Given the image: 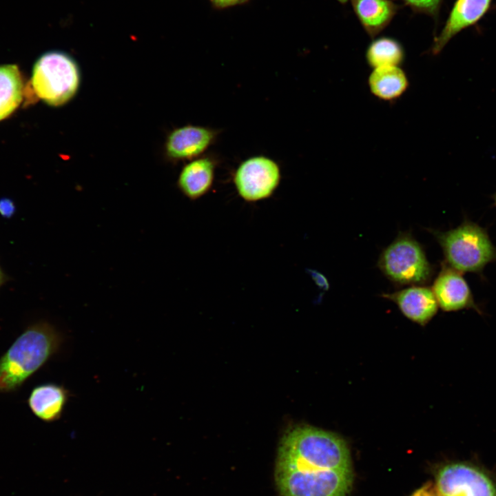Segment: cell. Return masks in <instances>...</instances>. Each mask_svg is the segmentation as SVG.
Instances as JSON below:
<instances>
[{"label": "cell", "mask_w": 496, "mask_h": 496, "mask_svg": "<svg viewBox=\"0 0 496 496\" xmlns=\"http://www.w3.org/2000/svg\"><path fill=\"white\" fill-rule=\"evenodd\" d=\"M351 469L346 442L339 435L313 426H297L284 435L278 451L277 470Z\"/></svg>", "instance_id": "6da1fadb"}, {"label": "cell", "mask_w": 496, "mask_h": 496, "mask_svg": "<svg viewBox=\"0 0 496 496\" xmlns=\"http://www.w3.org/2000/svg\"><path fill=\"white\" fill-rule=\"evenodd\" d=\"M63 336L47 322L26 328L0 358V393L19 389L59 352Z\"/></svg>", "instance_id": "7a4b0ae2"}, {"label": "cell", "mask_w": 496, "mask_h": 496, "mask_svg": "<svg viewBox=\"0 0 496 496\" xmlns=\"http://www.w3.org/2000/svg\"><path fill=\"white\" fill-rule=\"evenodd\" d=\"M440 243L446 263L459 272L481 271L496 259V249L481 227L464 222L446 231L429 230Z\"/></svg>", "instance_id": "3957f363"}, {"label": "cell", "mask_w": 496, "mask_h": 496, "mask_svg": "<svg viewBox=\"0 0 496 496\" xmlns=\"http://www.w3.org/2000/svg\"><path fill=\"white\" fill-rule=\"evenodd\" d=\"M80 70L75 59L59 51H48L34 64L31 83L35 94L51 106L71 100L80 85Z\"/></svg>", "instance_id": "277c9868"}, {"label": "cell", "mask_w": 496, "mask_h": 496, "mask_svg": "<svg viewBox=\"0 0 496 496\" xmlns=\"http://www.w3.org/2000/svg\"><path fill=\"white\" fill-rule=\"evenodd\" d=\"M378 267L399 287L424 285L433 273L423 247L409 232H400L382 251Z\"/></svg>", "instance_id": "5b68a950"}, {"label": "cell", "mask_w": 496, "mask_h": 496, "mask_svg": "<svg viewBox=\"0 0 496 496\" xmlns=\"http://www.w3.org/2000/svg\"><path fill=\"white\" fill-rule=\"evenodd\" d=\"M352 481V469L276 471L282 496H347Z\"/></svg>", "instance_id": "8992f818"}, {"label": "cell", "mask_w": 496, "mask_h": 496, "mask_svg": "<svg viewBox=\"0 0 496 496\" xmlns=\"http://www.w3.org/2000/svg\"><path fill=\"white\" fill-rule=\"evenodd\" d=\"M281 178L280 167L273 159L258 155L239 164L233 174V183L238 196L252 203L271 197Z\"/></svg>", "instance_id": "52a82bcc"}, {"label": "cell", "mask_w": 496, "mask_h": 496, "mask_svg": "<svg viewBox=\"0 0 496 496\" xmlns=\"http://www.w3.org/2000/svg\"><path fill=\"white\" fill-rule=\"evenodd\" d=\"M437 496H496V485L482 468L466 462L444 466L436 476Z\"/></svg>", "instance_id": "ba28073f"}, {"label": "cell", "mask_w": 496, "mask_h": 496, "mask_svg": "<svg viewBox=\"0 0 496 496\" xmlns=\"http://www.w3.org/2000/svg\"><path fill=\"white\" fill-rule=\"evenodd\" d=\"M218 132L212 128L187 125L174 130L167 136L165 152L175 161L200 157L214 143Z\"/></svg>", "instance_id": "9c48e42d"}, {"label": "cell", "mask_w": 496, "mask_h": 496, "mask_svg": "<svg viewBox=\"0 0 496 496\" xmlns=\"http://www.w3.org/2000/svg\"><path fill=\"white\" fill-rule=\"evenodd\" d=\"M493 0H456L440 34L431 48L438 54L449 41L464 29L477 23L489 10Z\"/></svg>", "instance_id": "30bf717a"}, {"label": "cell", "mask_w": 496, "mask_h": 496, "mask_svg": "<svg viewBox=\"0 0 496 496\" xmlns=\"http://www.w3.org/2000/svg\"><path fill=\"white\" fill-rule=\"evenodd\" d=\"M460 273L446 264L433 282L431 289L443 311L477 309L471 289Z\"/></svg>", "instance_id": "8fae6325"}, {"label": "cell", "mask_w": 496, "mask_h": 496, "mask_svg": "<svg viewBox=\"0 0 496 496\" xmlns=\"http://www.w3.org/2000/svg\"><path fill=\"white\" fill-rule=\"evenodd\" d=\"M382 296L395 303L404 316L422 326L433 318L439 307L432 289L423 285L409 286Z\"/></svg>", "instance_id": "7c38bea8"}, {"label": "cell", "mask_w": 496, "mask_h": 496, "mask_svg": "<svg viewBox=\"0 0 496 496\" xmlns=\"http://www.w3.org/2000/svg\"><path fill=\"white\" fill-rule=\"evenodd\" d=\"M216 163L209 156L190 161L181 169L177 181L181 193L191 200L207 194L213 186Z\"/></svg>", "instance_id": "4fadbf2b"}, {"label": "cell", "mask_w": 496, "mask_h": 496, "mask_svg": "<svg viewBox=\"0 0 496 496\" xmlns=\"http://www.w3.org/2000/svg\"><path fill=\"white\" fill-rule=\"evenodd\" d=\"M70 396V392L63 386L45 383L31 391L28 404L37 417L50 423L61 418Z\"/></svg>", "instance_id": "5bb4252c"}, {"label": "cell", "mask_w": 496, "mask_h": 496, "mask_svg": "<svg viewBox=\"0 0 496 496\" xmlns=\"http://www.w3.org/2000/svg\"><path fill=\"white\" fill-rule=\"evenodd\" d=\"M363 29L373 38L385 29L400 8L392 0H350Z\"/></svg>", "instance_id": "9a60e30c"}, {"label": "cell", "mask_w": 496, "mask_h": 496, "mask_svg": "<svg viewBox=\"0 0 496 496\" xmlns=\"http://www.w3.org/2000/svg\"><path fill=\"white\" fill-rule=\"evenodd\" d=\"M370 92L379 99L392 101L400 98L409 87L405 72L400 66L374 68L368 79Z\"/></svg>", "instance_id": "2e32d148"}, {"label": "cell", "mask_w": 496, "mask_h": 496, "mask_svg": "<svg viewBox=\"0 0 496 496\" xmlns=\"http://www.w3.org/2000/svg\"><path fill=\"white\" fill-rule=\"evenodd\" d=\"M23 83L17 65H0V121L10 115L20 105Z\"/></svg>", "instance_id": "e0dca14e"}, {"label": "cell", "mask_w": 496, "mask_h": 496, "mask_svg": "<svg viewBox=\"0 0 496 496\" xmlns=\"http://www.w3.org/2000/svg\"><path fill=\"white\" fill-rule=\"evenodd\" d=\"M365 58L368 65L373 69L384 66H400L404 60L405 52L398 40L383 36L370 43L365 52Z\"/></svg>", "instance_id": "ac0fdd59"}, {"label": "cell", "mask_w": 496, "mask_h": 496, "mask_svg": "<svg viewBox=\"0 0 496 496\" xmlns=\"http://www.w3.org/2000/svg\"><path fill=\"white\" fill-rule=\"evenodd\" d=\"M413 12L427 14L437 20L443 0H401Z\"/></svg>", "instance_id": "d6986e66"}, {"label": "cell", "mask_w": 496, "mask_h": 496, "mask_svg": "<svg viewBox=\"0 0 496 496\" xmlns=\"http://www.w3.org/2000/svg\"><path fill=\"white\" fill-rule=\"evenodd\" d=\"M15 205L9 198L0 199V215L4 218H10L15 212Z\"/></svg>", "instance_id": "ffe728a7"}, {"label": "cell", "mask_w": 496, "mask_h": 496, "mask_svg": "<svg viewBox=\"0 0 496 496\" xmlns=\"http://www.w3.org/2000/svg\"><path fill=\"white\" fill-rule=\"evenodd\" d=\"M309 272L313 281L320 289L324 291H327L329 289V284L324 275L316 270H309Z\"/></svg>", "instance_id": "44dd1931"}, {"label": "cell", "mask_w": 496, "mask_h": 496, "mask_svg": "<svg viewBox=\"0 0 496 496\" xmlns=\"http://www.w3.org/2000/svg\"><path fill=\"white\" fill-rule=\"evenodd\" d=\"M411 496H437V494L431 483H428L416 490Z\"/></svg>", "instance_id": "7402d4cb"}, {"label": "cell", "mask_w": 496, "mask_h": 496, "mask_svg": "<svg viewBox=\"0 0 496 496\" xmlns=\"http://www.w3.org/2000/svg\"><path fill=\"white\" fill-rule=\"evenodd\" d=\"M213 5L219 8H227L243 3L248 0H210Z\"/></svg>", "instance_id": "603a6c76"}, {"label": "cell", "mask_w": 496, "mask_h": 496, "mask_svg": "<svg viewBox=\"0 0 496 496\" xmlns=\"http://www.w3.org/2000/svg\"><path fill=\"white\" fill-rule=\"evenodd\" d=\"M6 281V277L0 267V287Z\"/></svg>", "instance_id": "cb8c5ba5"}, {"label": "cell", "mask_w": 496, "mask_h": 496, "mask_svg": "<svg viewBox=\"0 0 496 496\" xmlns=\"http://www.w3.org/2000/svg\"><path fill=\"white\" fill-rule=\"evenodd\" d=\"M341 4H346L350 0H337Z\"/></svg>", "instance_id": "d4e9b609"}, {"label": "cell", "mask_w": 496, "mask_h": 496, "mask_svg": "<svg viewBox=\"0 0 496 496\" xmlns=\"http://www.w3.org/2000/svg\"><path fill=\"white\" fill-rule=\"evenodd\" d=\"M495 204H496V196H495Z\"/></svg>", "instance_id": "484cf974"}]
</instances>
